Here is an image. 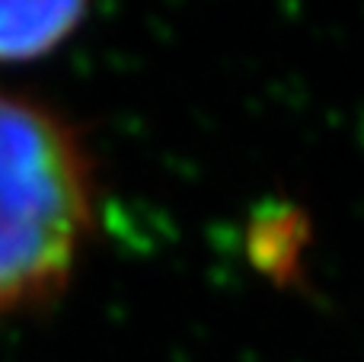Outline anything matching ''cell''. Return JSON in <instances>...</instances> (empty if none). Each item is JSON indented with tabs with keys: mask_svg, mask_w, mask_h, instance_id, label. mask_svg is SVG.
Wrapping results in <instances>:
<instances>
[{
	"mask_svg": "<svg viewBox=\"0 0 364 362\" xmlns=\"http://www.w3.org/2000/svg\"><path fill=\"white\" fill-rule=\"evenodd\" d=\"M96 224L80 132L48 103L0 90V314L61 295Z\"/></svg>",
	"mask_w": 364,
	"mask_h": 362,
	"instance_id": "1",
	"label": "cell"
},
{
	"mask_svg": "<svg viewBox=\"0 0 364 362\" xmlns=\"http://www.w3.org/2000/svg\"><path fill=\"white\" fill-rule=\"evenodd\" d=\"M90 0H0V64L58 51L87 19Z\"/></svg>",
	"mask_w": 364,
	"mask_h": 362,
	"instance_id": "2",
	"label": "cell"
}]
</instances>
